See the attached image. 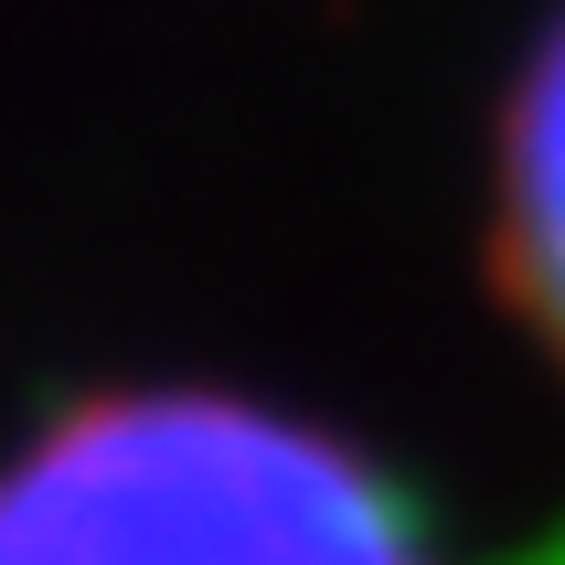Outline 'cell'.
I'll return each mask as SVG.
<instances>
[{
  "label": "cell",
  "mask_w": 565,
  "mask_h": 565,
  "mask_svg": "<svg viewBox=\"0 0 565 565\" xmlns=\"http://www.w3.org/2000/svg\"><path fill=\"white\" fill-rule=\"evenodd\" d=\"M0 565H438L416 502L320 416L107 384L0 459Z\"/></svg>",
  "instance_id": "6da1fadb"
},
{
  "label": "cell",
  "mask_w": 565,
  "mask_h": 565,
  "mask_svg": "<svg viewBox=\"0 0 565 565\" xmlns=\"http://www.w3.org/2000/svg\"><path fill=\"white\" fill-rule=\"evenodd\" d=\"M491 288L565 374V11L491 118Z\"/></svg>",
  "instance_id": "7a4b0ae2"
}]
</instances>
